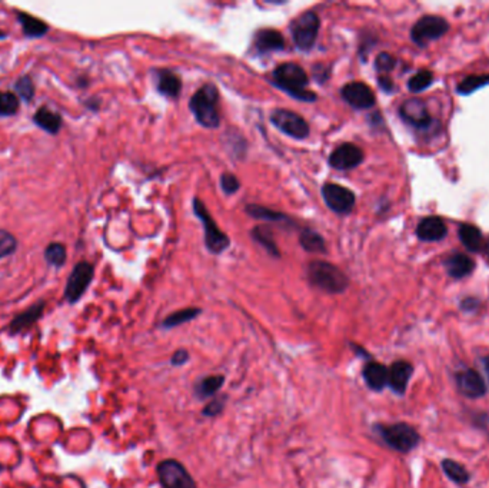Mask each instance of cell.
<instances>
[{
  "label": "cell",
  "instance_id": "obj_1",
  "mask_svg": "<svg viewBox=\"0 0 489 488\" xmlns=\"http://www.w3.org/2000/svg\"><path fill=\"white\" fill-rule=\"evenodd\" d=\"M278 89L283 90L289 96L298 101L312 104L317 101V94L307 89L309 83L308 73L305 69L297 63L285 62L275 67L270 80Z\"/></svg>",
  "mask_w": 489,
  "mask_h": 488
},
{
  "label": "cell",
  "instance_id": "obj_2",
  "mask_svg": "<svg viewBox=\"0 0 489 488\" xmlns=\"http://www.w3.org/2000/svg\"><path fill=\"white\" fill-rule=\"evenodd\" d=\"M219 90L212 83H205L193 93L189 109L199 125L208 129H216L221 125Z\"/></svg>",
  "mask_w": 489,
  "mask_h": 488
},
{
  "label": "cell",
  "instance_id": "obj_3",
  "mask_svg": "<svg viewBox=\"0 0 489 488\" xmlns=\"http://www.w3.org/2000/svg\"><path fill=\"white\" fill-rule=\"evenodd\" d=\"M307 276L312 286L326 292V294H342L349 283L346 275L338 266L326 261L309 262Z\"/></svg>",
  "mask_w": 489,
  "mask_h": 488
},
{
  "label": "cell",
  "instance_id": "obj_4",
  "mask_svg": "<svg viewBox=\"0 0 489 488\" xmlns=\"http://www.w3.org/2000/svg\"><path fill=\"white\" fill-rule=\"evenodd\" d=\"M376 433L382 441L398 452L407 454L412 451L421 443L419 433L407 423H397L390 425H375Z\"/></svg>",
  "mask_w": 489,
  "mask_h": 488
},
{
  "label": "cell",
  "instance_id": "obj_5",
  "mask_svg": "<svg viewBox=\"0 0 489 488\" xmlns=\"http://www.w3.org/2000/svg\"><path fill=\"white\" fill-rule=\"evenodd\" d=\"M193 212L197 215V218L202 222L204 229H205V245L208 251L214 255H219L224 251H226L231 246V239L229 237L219 229L216 225L215 219L212 215L208 212L205 204L199 200H193Z\"/></svg>",
  "mask_w": 489,
  "mask_h": 488
},
{
  "label": "cell",
  "instance_id": "obj_6",
  "mask_svg": "<svg viewBox=\"0 0 489 488\" xmlns=\"http://www.w3.org/2000/svg\"><path fill=\"white\" fill-rule=\"evenodd\" d=\"M319 28V16L312 11L305 12L290 23V35L293 43H295V46L302 52L312 50L318 39Z\"/></svg>",
  "mask_w": 489,
  "mask_h": 488
},
{
  "label": "cell",
  "instance_id": "obj_7",
  "mask_svg": "<svg viewBox=\"0 0 489 488\" xmlns=\"http://www.w3.org/2000/svg\"><path fill=\"white\" fill-rule=\"evenodd\" d=\"M159 482L163 488H198L189 471L176 460H163L156 468Z\"/></svg>",
  "mask_w": 489,
  "mask_h": 488
},
{
  "label": "cell",
  "instance_id": "obj_8",
  "mask_svg": "<svg viewBox=\"0 0 489 488\" xmlns=\"http://www.w3.org/2000/svg\"><path fill=\"white\" fill-rule=\"evenodd\" d=\"M270 122L282 134L298 141L307 139L311 134L308 122L301 115L289 109H275L270 114Z\"/></svg>",
  "mask_w": 489,
  "mask_h": 488
},
{
  "label": "cell",
  "instance_id": "obj_9",
  "mask_svg": "<svg viewBox=\"0 0 489 488\" xmlns=\"http://www.w3.org/2000/svg\"><path fill=\"white\" fill-rule=\"evenodd\" d=\"M93 275L94 268L92 264L82 261L75 265L65 286V298L69 304H76L83 297L93 279Z\"/></svg>",
  "mask_w": 489,
  "mask_h": 488
},
{
  "label": "cell",
  "instance_id": "obj_10",
  "mask_svg": "<svg viewBox=\"0 0 489 488\" xmlns=\"http://www.w3.org/2000/svg\"><path fill=\"white\" fill-rule=\"evenodd\" d=\"M322 198L326 207L338 215L351 214L356 204V197L351 189L332 182L322 186Z\"/></svg>",
  "mask_w": 489,
  "mask_h": 488
},
{
  "label": "cell",
  "instance_id": "obj_11",
  "mask_svg": "<svg viewBox=\"0 0 489 488\" xmlns=\"http://www.w3.org/2000/svg\"><path fill=\"white\" fill-rule=\"evenodd\" d=\"M449 31V23L441 16H424L411 31V39L421 48H425L429 42L442 38Z\"/></svg>",
  "mask_w": 489,
  "mask_h": 488
},
{
  "label": "cell",
  "instance_id": "obj_12",
  "mask_svg": "<svg viewBox=\"0 0 489 488\" xmlns=\"http://www.w3.org/2000/svg\"><path fill=\"white\" fill-rule=\"evenodd\" d=\"M341 96L349 107L361 111L370 109L376 102L373 90L363 82L346 83L341 90Z\"/></svg>",
  "mask_w": 489,
  "mask_h": 488
},
{
  "label": "cell",
  "instance_id": "obj_13",
  "mask_svg": "<svg viewBox=\"0 0 489 488\" xmlns=\"http://www.w3.org/2000/svg\"><path fill=\"white\" fill-rule=\"evenodd\" d=\"M363 151L355 143L346 142L334 149L329 155V165L336 170H351L363 161Z\"/></svg>",
  "mask_w": 489,
  "mask_h": 488
},
{
  "label": "cell",
  "instance_id": "obj_14",
  "mask_svg": "<svg viewBox=\"0 0 489 488\" xmlns=\"http://www.w3.org/2000/svg\"><path fill=\"white\" fill-rule=\"evenodd\" d=\"M455 382L458 391L466 398H479L486 394V384L480 374L475 369H465L456 372Z\"/></svg>",
  "mask_w": 489,
  "mask_h": 488
},
{
  "label": "cell",
  "instance_id": "obj_15",
  "mask_svg": "<svg viewBox=\"0 0 489 488\" xmlns=\"http://www.w3.org/2000/svg\"><path fill=\"white\" fill-rule=\"evenodd\" d=\"M400 115L407 124L417 129H428L434 124V119L431 118L427 105L419 99H411L404 102L400 108Z\"/></svg>",
  "mask_w": 489,
  "mask_h": 488
},
{
  "label": "cell",
  "instance_id": "obj_16",
  "mask_svg": "<svg viewBox=\"0 0 489 488\" xmlns=\"http://www.w3.org/2000/svg\"><path fill=\"white\" fill-rule=\"evenodd\" d=\"M388 369V386L392 389L397 396H404L408 388V382L412 376L414 367L407 361H395Z\"/></svg>",
  "mask_w": 489,
  "mask_h": 488
},
{
  "label": "cell",
  "instance_id": "obj_17",
  "mask_svg": "<svg viewBox=\"0 0 489 488\" xmlns=\"http://www.w3.org/2000/svg\"><path fill=\"white\" fill-rule=\"evenodd\" d=\"M252 46L258 55L279 52L285 48V38L275 29H260L255 33Z\"/></svg>",
  "mask_w": 489,
  "mask_h": 488
},
{
  "label": "cell",
  "instance_id": "obj_18",
  "mask_svg": "<svg viewBox=\"0 0 489 488\" xmlns=\"http://www.w3.org/2000/svg\"><path fill=\"white\" fill-rule=\"evenodd\" d=\"M155 86L158 92L166 97H177L182 90V80L170 69H155Z\"/></svg>",
  "mask_w": 489,
  "mask_h": 488
},
{
  "label": "cell",
  "instance_id": "obj_19",
  "mask_svg": "<svg viewBox=\"0 0 489 488\" xmlns=\"http://www.w3.org/2000/svg\"><path fill=\"white\" fill-rule=\"evenodd\" d=\"M448 234L445 222L438 217H427L417 227V237L424 242H438Z\"/></svg>",
  "mask_w": 489,
  "mask_h": 488
},
{
  "label": "cell",
  "instance_id": "obj_20",
  "mask_svg": "<svg viewBox=\"0 0 489 488\" xmlns=\"http://www.w3.org/2000/svg\"><path fill=\"white\" fill-rule=\"evenodd\" d=\"M362 376L370 389L379 393L385 386H388L389 369L380 362L368 361L362 369Z\"/></svg>",
  "mask_w": 489,
  "mask_h": 488
},
{
  "label": "cell",
  "instance_id": "obj_21",
  "mask_svg": "<svg viewBox=\"0 0 489 488\" xmlns=\"http://www.w3.org/2000/svg\"><path fill=\"white\" fill-rule=\"evenodd\" d=\"M45 305L46 304L43 301H39L35 305H32L31 308H28L26 311H23L22 314H19L18 317H15L9 325V332L12 335H16V334L25 331L26 328L32 327L33 324H36L40 320V317L43 315Z\"/></svg>",
  "mask_w": 489,
  "mask_h": 488
},
{
  "label": "cell",
  "instance_id": "obj_22",
  "mask_svg": "<svg viewBox=\"0 0 489 488\" xmlns=\"http://www.w3.org/2000/svg\"><path fill=\"white\" fill-rule=\"evenodd\" d=\"M445 268L449 276L461 279V278L468 276L473 271L475 262L468 255L455 252L446 258Z\"/></svg>",
  "mask_w": 489,
  "mask_h": 488
},
{
  "label": "cell",
  "instance_id": "obj_23",
  "mask_svg": "<svg viewBox=\"0 0 489 488\" xmlns=\"http://www.w3.org/2000/svg\"><path fill=\"white\" fill-rule=\"evenodd\" d=\"M33 122L49 135H57L63 125L62 116L57 112L49 109L48 107H42L36 111L33 116Z\"/></svg>",
  "mask_w": 489,
  "mask_h": 488
},
{
  "label": "cell",
  "instance_id": "obj_24",
  "mask_svg": "<svg viewBox=\"0 0 489 488\" xmlns=\"http://www.w3.org/2000/svg\"><path fill=\"white\" fill-rule=\"evenodd\" d=\"M16 18L23 29V35L26 38H43L48 31H49V26L46 25V22L32 16V15H28L25 12H18L16 13Z\"/></svg>",
  "mask_w": 489,
  "mask_h": 488
},
{
  "label": "cell",
  "instance_id": "obj_25",
  "mask_svg": "<svg viewBox=\"0 0 489 488\" xmlns=\"http://www.w3.org/2000/svg\"><path fill=\"white\" fill-rule=\"evenodd\" d=\"M459 239L462 245L471 252H480L483 246L482 232L471 224H462L459 227Z\"/></svg>",
  "mask_w": 489,
  "mask_h": 488
},
{
  "label": "cell",
  "instance_id": "obj_26",
  "mask_svg": "<svg viewBox=\"0 0 489 488\" xmlns=\"http://www.w3.org/2000/svg\"><path fill=\"white\" fill-rule=\"evenodd\" d=\"M225 382V376L218 374V375H208L202 378L197 385H194V394L199 398H209L214 397L215 394L219 393V389L222 388Z\"/></svg>",
  "mask_w": 489,
  "mask_h": 488
},
{
  "label": "cell",
  "instance_id": "obj_27",
  "mask_svg": "<svg viewBox=\"0 0 489 488\" xmlns=\"http://www.w3.org/2000/svg\"><path fill=\"white\" fill-rule=\"evenodd\" d=\"M253 241L256 244H259L269 255H272L273 258H279L280 256V252H279V248L273 239V234H272V229L268 228V227H255L251 232Z\"/></svg>",
  "mask_w": 489,
  "mask_h": 488
},
{
  "label": "cell",
  "instance_id": "obj_28",
  "mask_svg": "<svg viewBox=\"0 0 489 488\" xmlns=\"http://www.w3.org/2000/svg\"><path fill=\"white\" fill-rule=\"evenodd\" d=\"M300 242H301V246L307 252H315V254H325L326 252V244H325L324 237L314 229H309V228L304 229L301 232Z\"/></svg>",
  "mask_w": 489,
  "mask_h": 488
},
{
  "label": "cell",
  "instance_id": "obj_29",
  "mask_svg": "<svg viewBox=\"0 0 489 488\" xmlns=\"http://www.w3.org/2000/svg\"><path fill=\"white\" fill-rule=\"evenodd\" d=\"M201 313H202V310H199V308H183V310H179V311L172 313L170 315H167L163 320L162 327L169 330V328H175V327L183 325L186 322L193 321L194 318H198Z\"/></svg>",
  "mask_w": 489,
  "mask_h": 488
},
{
  "label": "cell",
  "instance_id": "obj_30",
  "mask_svg": "<svg viewBox=\"0 0 489 488\" xmlns=\"http://www.w3.org/2000/svg\"><path fill=\"white\" fill-rule=\"evenodd\" d=\"M246 214L255 219H262V221H268V222H283V221H289V217L273 211L270 208H265L262 205H248L246 207Z\"/></svg>",
  "mask_w": 489,
  "mask_h": 488
},
{
  "label": "cell",
  "instance_id": "obj_31",
  "mask_svg": "<svg viewBox=\"0 0 489 488\" xmlns=\"http://www.w3.org/2000/svg\"><path fill=\"white\" fill-rule=\"evenodd\" d=\"M442 470L445 471L449 479H452L454 482L459 485H463L469 481V472L466 471V468L454 460H444Z\"/></svg>",
  "mask_w": 489,
  "mask_h": 488
},
{
  "label": "cell",
  "instance_id": "obj_32",
  "mask_svg": "<svg viewBox=\"0 0 489 488\" xmlns=\"http://www.w3.org/2000/svg\"><path fill=\"white\" fill-rule=\"evenodd\" d=\"M486 85H489V75H471L456 86V92L459 94H471Z\"/></svg>",
  "mask_w": 489,
  "mask_h": 488
},
{
  "label": "cell",
  "instance_id": "obj_33",
  "mask_svg": "<svg viewBox=\"0 0 489 488\" xmlns=\"http://www.w3.org/2000/svg\"><path fill=\"white\" fill-rule=\"evenodd\" d=\"M21 107L19 97L13 92H0V116H13Z\"/></svg>",
  "mask_w": 489,
  "mask_h": 488
},
{
  "label": "cell",
  "instance_id": "obj_34",
  "mask_svg": "<svg viewBox=\"0 0 489 488\" xmlns=\"http://www.w3.org/2000/svg\"><path fill=\"white\" fill-rule=\"evenodd\" d=\"M66 258H67V252L63 244L53 242V244H49L48 248L45 249V259L48 261V264L56 268L63 266L66 262Z\"/></svg>",
  "mask_w": 489,
  "mask_h": 488
},
{
  "label": "cell",
  "instance_id": "obj_35",
  "mask_svg": "<svg viewBox=\"0 0 489 488\" xmlns=\"http://www.w3.org/2000/svg\"><path fill=\"white\" fill-rule=\"evenodd\" d=\"M434 82V75L429 70H421L417 75H414L408 82V89L414 93H419L425 89H428Z\"/></svg>",
  "mask_w": 489,
  "mask_h": 488
},
{
  "label": "cell",
  "instance_id": "obj_36",
  "mask_svg": "<svg viewBox=\"0 0 489 488\" xmlns=\"http://www.w3.org/2000/svg\"><path fill=\"white\" fill-rule=\"evenodd\" d=\"M18 249L16 238L6 229H0V259L11 256Z\"/></svg>",
  "mask_w": 489,
  "mask_h": 488
},
{
  "label": "cell",
  "instance_id": "obj_37",
  "mask_svg": "<svg viewBox=\"0 0 489 488\" xmlns=\"http://www.w3.org/2000/svg\"><path fill=\"white\" fill-rule=\"evenodd\" d=\"M15 90L18 97H22L25 102H31L35 97V85L32 77L28 75L19 77V80L15 83Z\"/></svg>",
  "mask_w": 489,
  "mask_h": 488
},
{
  "label": "cell",
  "instance_id": "obj_38",
  "mask_svg": "<svg viewBox=\"0 0 489 488\" xmlns=\"http://www.w3.org/2000/svg\"><path fill=\"white\" fill-rule=\"evenodd\" d=\"M221 188L226 195H235L241 189V182L236 178V175L225 172L221 176Z\"/></svg>",
  "mask_w": 489,
  "mask_h": 488
},
{
  "label": "cell",
  "instance_id": "obj_39",
  "mask_svg": "<svg viewBox=\"0 0 489 488\" xmlns=\"http://www.w3.org/2000/svg\"><path fill=\"white\" fill-rule=\"evenodd\" d=\"M395 65H397V59L386 52L379 53L378 58L375 59V69L378 72H382V73H388L390 70H394Z\"/></svg>",
  "mask_w": 489,
  "mask_h": 488
},
{
  "label": "cell",
  "instance_id": "obj_40",
  "mask_svg": "<svg viewBox=\"0 0 489 488\" xmlns=\"http://www.w3.org/2000/svg\"><path fill=\"white\" fill-rule=\"evenodd\" d=\"M224 406H225V400L216 398V400L211 401V403L204 408L202 414L207 416V417H216V416H219V414L222 413Z\"/></svg>",
  "mask_w": 489,
  "mask_h": 488
},
{
  "label": "cell",
  "instance_id": "obj_41",
  "mask_svg": "<svg viewBox=\"0 0 489 488\" xmlns=\"http://www.w3.org/2000/svg\"><path fill=\"white\" fill-rule=\"evenodd\" d=\"M189 359V352L186 349H177L172 358H170V364L173 367H180V365H185Z\"/></svg>",
  "mask_w": 489,
  "mask_h": 488
},
{
  "label": "cell",
  "instance_id": "obj_42",
  "mask_svg": "<svg viewBox=\"0 0 489 488\" xmlns=\"http://www.w3.org/2000/svg\"><path fill=\"white\" fill-rule=\"evenodd\" d=\"M379 86H380V89H383L386 93H390V92H392V89H394V83H392V80H390L388 76H379Z\"/></svg>",
  "mask_w": 489,
  "mask_h": 488
},
{
  "label": "cell",
  "instance_id": "obj_43",
  "mask_svg": "<svg viewBox=\"0 0 489 488\" xmlns=\"http://www.w3.org/2000/svg\"><path fill=\"white\" fill-rule=\"evenodd\" d=\"M472 304H473V307H478V301H476V300L468 298V300H465V301L462 303V308H463L465 311H472Z\"/></svg>",
  "mask_w": 489,
  "mask_h": 488
},
{
  "label": "cell",
  "instance_id": "obj_44",
  "mask_svg": "<svg viewBox=\"0 0 489 488\" xmlns=\"http://www.w3.org/2000/svg\"><path fill=\"white\" fill-rule=\"evenodd\" d=\"M480 252L483 254V256H485L486 261L489 262V239L483 241V246H482V251H480Z\"/></svg>",
  "mask_w": 489,
  "mask_h": 488
},
{
  "label": "cell",
  "instance_id": "obj_45",
  "mask_svg": "<svg viewBox=\"0 0 489 488\" xmlns=\"http://www.w3.org/2000/svg\"><path fill=\"white\" fill-rule=\"evenodd\" d=\"M482 364H483V368H485V372L489 378V355H486L483 359H482Z\"/></svg>",
  "mask_w": 489,
  "mask_h": 488
},
{
  "label": "cell",
  "instance_id": "obj_46",
  "mask_svg": "<svg viewBox=\"0 0 489 488\" xmlns=\"http://www.w3.org/2000/svg\"><path fill=\"white\" fill-rule=\"evenodd\" d=\"M6 38H8V35L5 32L0 31V39H6Z\"/></svg>",
  "mask_w": 489,
  "mask_h": 488
}]
</instances>
